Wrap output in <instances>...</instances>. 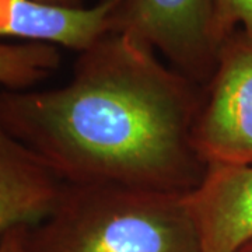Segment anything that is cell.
Returning <instances> with one entry per match:
<instances>
[{
  "instance_id": "obj_2",
  "label": "cell",
  "mask_w": 252,
  "mask_h": 252,
  "mask_svg": "<svg viewBox=\"0 0 252 252\" xmlns=\"http://www.w3.org/2000/svg\"><path fill=\"white\" fill-rule=\"evenodd\" d=\"M27 252H205L187 193L64 184Z\"/></svg>"
},
{
  "instance_id": "obj_4",
  "label": "cell",
  "mask_w": 252,
  "mask_h": 252,
  "mask_svg": "<svg viewBox=\"0 0 252 252\" xmlns=\"http://www.w3.org/2000/svg\"><path fill=\"white\" fill-rule=\"evenodd\" d=\"M215 13L216 0H121L115 32L160 51L196 84L207 83L221 48Z\"/></svg>"
},
{
  "instance_id": "obj_8",
  "label": "cell",
  "mask_w": 252,
  "mask_h": 252,
  "mask_svg": "<svg viewBox=\"0 0 252 252\" xmlns=\"http://www.w3.org/2000/svg\"><path fill=\"white\" fill-rule=\"evenodd\" d=\"M59 64L61 54L54 45L0 42V86L4 90H27L49 77Z\"/></svg>"
},
{
  "instance_id": "obj_7",
  "label": "cell",
  "mask_w": 252,
  "mask_h": 252,
  "mask_svg": "<svg viewBox=\"0 0 252 252\" xmlns=\"http://www.w3.org/2000/svg\"><path fill=\"white\" fill-rule=\"evenodd\" d=\"M63 187L45 162L0 125V237L11 228L42 221Z\"/></svg>"
},
{
  "instance_id": "obj_3",
  "label": "cell",
  "mask_w": 252,
  "mask_h": 252,
  "mask_svg": "<svg viewBox=\"0 0 252 252\" xmlns=\"http://www.w3.org/2000/svg\"><path fill=\"white\" fill-rule=\"evenodd\" d=\"M209 165H252V38L235 31L221 45L193 126Z\"/></svg>"
},
{
  "instance_id": "obj_6",
  "label": "cell",
  "mask_w": 252,
  "mask_h": 252,
  "mask_svg": "<svg viewBox=\"0 0 252 252\" xmlns=\"http://www.w3.org/2000/svg\"><path fill=\"white\" fill-rule=\"evenodd\" d=\"M121 0H101L90 9L36 0H0V36L61 45L84 52L117 31Z\"/></svg>"
},
{
  "instance_id": "obj_5",
  "label": "cell",
  "mask_w": 252,
  "mask_h": 252,
  "mask_svg": "<svg viewBox=\"0 0 252 252\" xmlns=\"http://www.w3.org/2000/svg\"><path fill=\"white\" fill-rule=\"evenodd\" d=\"M187 202L205 252H237L252 240V165H209Z\"/></svg>"
},
{
  "instance_id": "obj_1",
  "label": "cell",
  "mask_w": 252,
  "mask_h": 252,
  "mask_svg": "<svg viewBox=\"0 0 252 252\" xmlns=\"http://www.w3.org/2000/svg\"><path fill=\"white\" fill-rule=\"evenodd\" d=\"M200 101L153 49L111 32L62 87L0 91V125L64 184L188 193L207 171L193 143Z\"/></svg>"
},
{
  "instance_id": "obj_9",
  "label": "cell",
  "mask_w": 252,
  "mask_h": 252,
  "mask_svg": "<svg viewBox=\"0 0 252 252\" xmlns=\"http://www.w3.org/2000/svg\"><path fill=\"white\" fill-rule=\"evenodd\" d=\"M238 26L252 38V0H216L215 28L220 45L234 34Z\"/></svg>"
},
{
  "instance_id": "obj_12",
  "label": "cell",
  "mask_w": 252,
  "mask_h": 252,
  "mask_svg": "<svg viewBox=\"0 0 252 252\" xmlns=\"http://www.w3.org/2000/svg\"><path fill=\"white\" fill-rule=\"evenodd\" d=\"M237 252H252V240L251 241H248L245 245H243Z\"/></svg>"
},
{
  "instance_id": "obj_11",
  "label": "cell",
  "mask_w": 252,
  "mask_h": 252,
  "mask_svg": "<svg viewBox=\"0 0 252 252\" xmlns=\"http://www.w3.org/2000/svg\"><path fill=\"white\" fill-rule=\"evenodd\" d=\"M48 4H55V6H62V7H81L83 0H36Z\"/></svg>"
},
{
  "instance_id": "obj_10",
  "label": "cell",
  "mask_w": 252,
  "mask_h": 252,
  "mask_svg": "<svg viewBox=\"0 0 252 252\" xmlns=\"http://www.w3.org/2000/svg\"><path fill=\"white\" fill-rule=\"evenodd\" d=\"M30 227L11 228L0 237V252H27V233Z\"/></svg>"
}]
</instances>
